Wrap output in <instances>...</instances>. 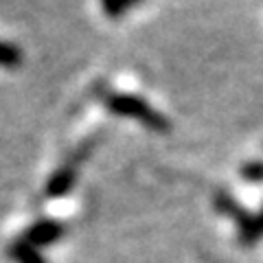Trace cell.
<instances>
[{"mask_svg":"<svg viewBox=\"0 0 263 263\" xmlns=\"http://www.w3.org/2000/svg\"><path fill=\"white\" fill-rule=\"evenodd\" d=\"M72 186H75V169L62 167V169H57L51 176V180L46 182L44 195L46 197H62V195L68 193Z\"/></svg>","mask_w":263,"mask_h":263,"instance_id":"obj_3","label":"cell"},{"mask_svg":"<svg viewBox=\"0 0 263 263\" xmlns=\"http://www.w3.org/2000/svg\"><path fill=\"white\" fill-rule=\"evenodd\" d=\"M105 105H108L110 112L119 114V117L138 119L154 132H169L171 129L169 119L164 117V114H160L158 110H154L145 99L136 97V95H112V97H108Z\"/></svg>","mask_w":263,"mask_h":263,"instance_id":"obj_1","label":"cell"},{"mask_svg":"<svg viewBox=\"0 0 263 263\" xmlns=\"http://www.w3.org/2000/svg\"><path fill=\"white\" fill-rule=\"evenodd\" d=\"M22 60L20 48L9 42H0V66H18Z\"/></svg>","mask_w":263,"mask_h":263,"instance_id":"obj_6","label":"cell"},{"mask_svg":"<svg viewBox=\"0 0 263 263\" xmlns=\"http://www.w3.org/2000/svg\"><path fill=\"white\" fill-rule=\"evenodd\" d=\"M101 5H103V11L108 13L110 18H119V15H123L127 9L125 0H101Z\"/></svg>","mask_w":263,"mask_h":263,"instance_id":"obj_8","label":"cell"},{"mask_svg":"<svg viewBox=\"0 0 263 263\" xmlns=\"http://www.w3.org/2000/svg\"><path fill=\"white\" fill-rule=\"evenodd\" d=\"M263 237V209L257 215H248L243 219V224H239V241L243 246L257 243Z\"/></svg>","mask_w":263,"mask_h":263,"instance_id":"obj_4","label":"cell"},{"mask_svg":"<svg viewBox=\"0 0 263 263\" xmlns=\"http://www.w3.org/2000/svg\"><path fill=\"white\" fill-rule=\"evenodd\" d=\"M64 235V226L60 221H53V219H42L37 224H33L27 228L22 241H27L33 248H40V246H48V243H55L57 239H62Z\"/></svg>","mask_w":263,"mask_h":263,"instance_id":"obj_2","label":"cell"},{"mask_svg":"<svg viewBox=\"0 0 263 263\" xmlns=\"http://www.w3.org/2000/svg\"><path fill=\"white\" fill-rule=\"evenodd\" d=\"M241 178L250 182H263V162H248L241 167Z\"/></svg>","mask_w":263,"mask_h":263,"instance_id":"obj_7","label":"cell"},{"mask_svg":"<svg viewBox=\"0 0 263 263\" xmlns=\"http://www.w3.org/2000/svg\"><path fill=\"white\" fill-rule=\"evenodd\" d=\"M136 3H141V0H125V5L129 7V5H136Z\"/></svg>","mask_w":263,"mask_h":263,"instance_id":"obj_9","label":"cell"},{"mask_svg":"<svg viewBox=\"0 0 263 263\" xmlns=\"http://www.w3.org/2000/svg\"><path fill=\"white\" fill-rule=\"evenodd\" d=\"M7 254L15 261V263H46V259L37 252V248H33L27 241H11L9 248H7Z\"/></svg>","mask_w":263,"mask_h":263,"instance_id":"obj_5","label":"cell"}]
</instances>
